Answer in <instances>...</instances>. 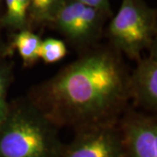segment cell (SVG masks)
Returning a JSON list of instances; mask_svg holds the SVG:
<instances>
[{"label":"cell","instance_id":"6da1fadb","mask_svg":"<svg viewBox=\"0 0 157 157\" xmlns=\"http://www.w3.org/2000/svg\"><path fill=\"white\" fill-rule=\"evenodd\" d=\"M129 74L121 52L96 46L35 86L27 99L59 128L114 123L128 109Z\"/></svg>","mask_w":157,"mask_h":157},{"label":"cell","instance_id":"7a4b0ae2","mask_svg":"<svg viewBox=\"0 0 157 157\" xmlns=\"http://www.w3.org/2000/svg\"><path fill=\"white\" fill-rule=\"evenodd\" d=\"M59 128L28 99L10 103L0 123V157H59Z\"/></svg>","mask_w":157,"mask_h":157},{"label":"cell","instance_id":"3957f363","mask_svg":"<svg viewBox=\"0 0 157 157\" xmlns=\"http://www.w3.org/2000/svg\"><path fill=\"white\" fill-rule=\"evenodd\" d=\"M156 10L144 0H121L118 12L107 28L110 45L122 55L139 60L142 53L155 46Z\"/></svg>","mask_w":157,"mask_h":157},{"label":"cell","instance_id":"277c9868","mask_svg":"<svg viewBox=\"0 0 157 157\" xmlns=\"http://www.w3.org/2000/svg\"><path fill=\"white\" fill-rule=\"evenodd\" d=\"M59 157H124L119 121L75 131Z\"/></svg>","mask_w":157,"mask_h":157},{"label":"cell","instance_id":"5b68a950","mask_svg":"<svg viewBox=\"0 0 157 157\" xmlns=\"http://www.w3.org/2000/svg\"><path fill=\"white\" fill-rule=\"evenodd\" d=\"M124 157H157V121L153 116L128 110L119 121Z\"/></svg>","mask_w":157,"mask_h":157},{"label":"cell","instance_id":"8992f818","mask_svg":"<svg viewBox=\"0 0 157 157\" xmlns=\"http://www.w3.org/2000/svg\"><path fill=\"white\" fill-rule=\"evenodd\" d=\"M129 94L136 106L147 111L157 109V51L155 45L148 55L136 61L129 74Z\"/></svg>","mask_w":157,"mask_h":157},{"label":"cell","instance_id":"52a82bcc","mask_svg":"<svg viewBox=\"0 0 157 157\" xmlns=\"http://www.w3.org/2000/svg\"><path fill=\"white\" fill-rule=\"evenodd\" d=\"M107 14L83 5L72 27L64 37L76 48H86L100 38Z\"/></svg>","mask_w":157,"mask_h":157},{"label":"cell","instance_id":"ba28073f","mask_svg":"<svg viewBox=\"0 0 157 157\" xmlns=\"http://www.w3.org/2000/svg\"><path fill=\"white\" fill-rule=\"evenodd\" d=\"M42 39L30 29L17 31L11 40V49L17 50L25 67H32L39 59Z\"/></svg>","mask_w":157,"mask_h":157},{"label":"cell","instance_id":"9c48e42d","mask_svg":"<svg viewBox=\"0 0 157 157\" xmlns=\"http://www.w3.org/2000/svg\"><path fill=\"white\" fill-rule=\"evenodd\" d=\"M66 0H31L29 8V23L51 24L57 11Z\"/></svg>","mask_w":157,"mask_h":157},{"label":"cell","instance_id":"30bf717a","mask_svg":"<svg viewBox=\"0 0 157 157\" xmlns=\"http://www.w3.org/2000/svg\"><path fill=\"white\" fill-rule=\"evenodd\" d=\"M67 45L61 39L55 38L42 39L39 49V59L45 64H54L60 61L67 56Z\"/></svg>","mask_w":157,"mask_h":157},{"label":"cell","instance_id":"8fae6325","mask_svg":"<svg viewBox=\"0 0 157 157\" xmlns=\"http://www.w3.org/2000/svg\"><path fill=\"white\" fill-rule=\"evenodd\" d=\"M13 80V72L11 64L5 59H0V123L9 112L8 92Z\"/></svg>","mask_w":157,"mask_h":157},{"label":"cell","instance_id":"7c38bea8","mask_svg":"<svg viewBox=\"0 0 157 157\" xmlns=\"http://www.w3.org/2000/svg\"><path fill=\"white\" fill-rule=\"evenodd\" d=\"M86 6L94 7L109 16L111 14L110 0H78Z\"/></svg>","mask_w":157,"mask_h":157},{"label":"cell","instance_id":"4fadbf2b","mask_svg":"<svg viewBox=\"0 0 157 157\" xmlns=\"http://www.w3.org/2000/svg\"><path fill=\"white\" fill-rule=\"evenodd\" d=\"M11 50L10 45H6L2 38L0 37V59H5L7 55H9Z\"/></svg>","mask_w":157,"mask_h":157},{"label":"cell","instance_id":"5bb4252c","mask_svg":"<svg viewBox=\"0 0 157 157\" xmlns=\"http://www.w3.org/2000/svg\"><path fill=\"white\" fill-rule=\"evenodd\" d=\"M2 1H4V0H0V4H1V2H2Z\"/></svg>","mask_w":157,"mask_h":157}]
</instances>
